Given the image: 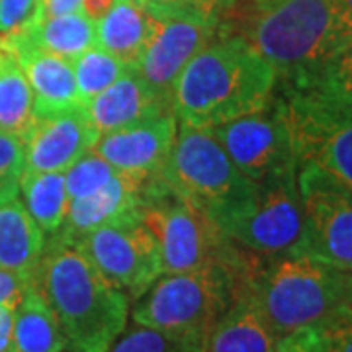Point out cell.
I'll return each instance as SVG.
<instances>
[{
	"label": "cell",
	"instance_id": "obj_11",
	"mask_svg": "<svg viewBox=\"0 0 352 352\" xmlns=\"http://www.w3.org/2000/svg\"><path fill=\"white\" fill-rule=\"evenodd\" d=\"M303 208L300 252L352 274V190L315 163L298 166Z\"/></svg>",
	"mask_w": 352,
	"mask_h": 352
},
{
	"label": "cell",
	"instance_id": "obj_13",
	"mask_svg": "<svg viewBox=\"0 0 352 352\" xmlns=\"http://www.w3.org/2000/svg\"><path fill=\"white\" fill-rule=\"evenodd\" d=\"M217 16L184 12L153 18L149 43L133 67L153 92L170 108V96L186 65L215 39Z\"/></svg>",
	"mask_w": 352,
	"mask_h": 352
},
{
	"label": "cell",
	"instance_id": "obj_25",
	"mask_svg": "<svg viewBox=\"0 0 352 352\" xmlns=\"http://www.w3.org/2000/svg\"><path fill=\"white\" fill-rule=\"evenodd\" d=\"M36 120L34 94L10 51L0 53V129L24 139Z\"/></svg>",
	"mask_w": 352,
	"mask_h": 352
},
{
	"label": "cell",
	"instance_id": "obj_29",
	"mask_svg": "<svg viewBox=\"0 0 352 352\" xmlns=\"http://www.w3.org/2000/svg\"><path fill=\"white\" fill-rule=\"evenodd\" d=\"M120 173L122 170L113 168L112 164L104 161L98 153L90 149L71 168L65 170V182H67L69 198L87 196L90 192L104 186V184H108Z\"/></svg>",
	"mask_w": 352,
	"mask_h": 352
},
{
	"label": "cell",
	"instance_id": "obj_16",
	"mask_svg": "<svg viewBox=\"0 0 352 352\" xmlns=\"http://www.w3.org/2000/svg\"><path fill=\"white\" fill-rule=\"evenodd\" d=\"M155 176L157 175L120 173L108 184L87 196L71 198L63 226L50 239L65 245H75L90 231L138 212L143 201V194Z\"/></svg>",
	"mask_w": 352,
	"mask_h": 352
},
{
	"label": "cell",
	"instance_id": "obj_31",
	"mask_svg": "<svg viewBox=\"0 0 352 352\" xmlns=\"http://www.w3.org/2000/svg\"><path fill=\"white\" fill-rule=\"evenodd\" d=\"M311 352H352V314L309 329Z\"/></svg>",
	"mask_w": 352,
	"mask_h": 352
},
{
	"label": "cell",
	"instance_id": "obj_39",
	"mask_svg": "<svg viewBox=\"0 0 352 352\" xmlns=\"http://www.w3.org/2000/svg\"><path fill=\"white\" fill-rule=\"evenodd\" d=\"M333 10L344 32H352V0H331Z\"/></svg>",
	"mask_w": 352,
	"mask_h": 352
},
{
	"label": "cell",
	"instance_id": "obj_40",
	"mask_svg": "<svg viewBox=\"0 0 352 352\" xmlns=\"http://www.w3.org/2000/svg\"><path fill=\"white\" fill-rule=\"evenodd\" d=\"M4 51V36H0V53Z\"/></svg>",
	"mask_w": 352,
	"mask_h": 352
},
{
	"label": "cell",
	"instance_id": "obj_32",
	"mask_svg": "<svg viewBox=\"0 0 352 352\" xmlns=\"http://www.w3.org/2000/svg\"><path fill=\"white\" fill-rule=\"evenodd\" d=\"M243 0H143V8L151 18H163L173 14L198 12L217 16L237 6Z\"/></svg>",
	"mask_w": 352,
	"mask_h": 352
},
{
	"label": "cell",
	"instance_id": "obj_26",
	"mask_svg": "<svg viewBox=\"0 0 352 352\" xmlns=\"http://www.w3.org/2000/svg\"><path fill=\"white\" fill-rule=\"evenodd\" d=\"M276 87L311 88L329 100L352 108V32H346L314 75L292 85Z\"/></svg>",
	"mask_w": 352,
	"mask_h": 352
},
{
	"label": "cell",
	"instance_id": "obj_9",
	"mask_svg": "<svg viewBox=\"0 0 352 352\" xmlns=\"http://www.w3.org/2000/svg\"><path fill=\"white\" fill-rule=\"evenodd\" d=\"M217 226L231 243L264 258L300 252L303 208L298 170L258 182L251 198Z\"/></svg>",
	"mask_w": 352,
	"mask_h": 352
},
{
	"label": "cell",
	"instance_id": "obj_2",
	"mask_svg": "<svg viewBox=\"0 0 352 352\" xmlns=\"http://www.w3.org/2000/svg\"><path fill=\"white\" fill-rule=\"evenodd\" d=\"M241 296L261 311L276 339L352 314V274L309 254H252Z\"/></svg>",
	"mask_w": 352,
	"mask_h": 352
},
{
	"label": "cell",
	"instance_id": "obj_15",
	"mask_svg": "<svg viewBox=\"0 0 352 352\" xmlns=\"http://www.w3.org/2000/svg\"><path fill=\"white\" fill-rule=\"evenodd\" d=\"M178 131L173 112H163L138 124L104 133L96 139L92 151L122 173L159 175Z\"/></svg>",
	"mask_w": 352,
	"mask_h": 352
},
{
	"label": "cell",
	"instance_id": "obj_14",
	"mask_svg": "<svg viewBox=\"0 0 352 352\" xmlns=\"http://www.w3.org/2000/svg\"><path fill=\"white\" fill-rule=\"evenodd\" d=\"M82 106L36 116L24 138L28 173H65L96 143Z\"/></svg>",
	"mask_w": 352,
	"mask_h": 352
},
{
	"label": "cell",
	"instance_id": "obj_37",
	"mask_svg": "<svg viewBox=\"0 0 352 352\" xmlns=\"http://www.w3.org/2000/svg\"><path fill=\"white\" fill-rule=\"evenodd\" d=\"M16 305H0V352L12 349V329Z\"/></svg>",
	"mask_w": 352,
	"mask_h": 352
},
{
	"label": "cell",
	"instance_id": "obj_35",
	"mask_svg": "<svg viewBox=\"0 0 352 352\" xmlns=\"http://www.w3.org/2000/svg\"><path fill=\"white\" fill-rule=\"evenodd\" d=\"M78 12H82V0H43L41 4V20Z\"/></svg>",
	"mask_w": 352,
	"mask_h": 352
},
{
	"label": "cell",
	"instance_id": "obj_27",
	"mask_svg": "<svg viewBox=\"0 0 352 352\" xmlns=\"http://www.w3.org/2000/svg\"><path fill=\"white\" fill-rule=\"evenodd\" d=\"M71 65H73V73H75L80 106L96 98L100 92L112 87L118 78H122L131 69L98 45L80 53L71 61Z\"/></svg>",
	"mask_w": 352,
	"mask_h": 352
},
{
	"label": "cell",
	"instance_id": "obj_6",
	"mask_svg": "<svg viewBox=\"0 0 352 352\" xmlns=\"http://www.w3.org/2000/svg\"><path fill=\"white\" fill-rule=\"evenodd\" d=\"M139 214L159 243L163 274L237 264L243 258L245 251L227 239L214 217L182 198L161 175L149 182Z\"/></svg>",
	"mask_w": 352,
	"mask_h": 352
},
{
	"label": "cell",
	"instance_id": "obj_1",
	"mask_svg": "<svg viewBox=\"0 0 352 352\" xmlns=\"http://www.w3.org/2000/svg\"><path fill=\"white\" fill-rule=\"evenodd\" d=\"M276 71L243 36L214 39L178 76L170 110L178 124L214 127L264 110L276 92Z\"/></svg>",
	"mask_w": 352,
	"mask_h": 352
},
{
	"label": "cell",
	"instance_id": "obj_20",
	"mask_svg": "<svg viewBox=\"0 0 352 352\" xmlns=\"http://www.w3.org/2000/svg\"><path fill=\"white\" fill-rule=\"evenodd\" d=\"M151 32L153 18L141 4L118 0L112 10L96 22V45L133 69L149 43Z\"/></svg>",
	"mask_w": 352,
	"mask_h": 352
},
{
	"label": "cell",
	"instance_id": "obj_8",
	"mask_svg": "<svg viewBox=\"0 0 352 352\" xmlns=\"http://www.w3.org/2000/svg\"><path fill=\"white\" fill-rule=\"evenodd\" d=\"M274 100L288 122L298 166L319 164L352 190V108L298 87H276Z\"/></svg>",
	"mask_w": 352,
	"mask_h": 352
},
{
	"label": "cell",
	"instance_id": "obj_28",
	"mask_svg": "<svg viewBox=\"0 0 352 352\" xmlns=\"http://www.w3.org/2000/svg\"><path fill=\"white\" fill-rule=\"evenodd\" d=\"M206 346L208 340L200 337L166 333L133 323L113 340L108 352H206Z\"/></svg>",
	"mask_w": 352,
	"mask_h": 352
},
{
	"label": "cell",
	"instance_id": "obj_41",
	"mask_svg": "<svg viewBox=\"0 0 352 352\" xmlns=\"http://www.w3.org/2000/svg\"><path fill=\"white\" fill-rule=\"evenodd\" d=\"M133 2H138V4H141V6H143V0H133Z\"/></svg>",
	"mask_w": 352,
	"mask_h": 352
},
{
	"label": "cell",
	"instance_id": "obj_5",
	"mask_svg": "<svg viewBox=\"0 0 352 352\" xmlns=\"http://www.w3.org/2000/svg\"><path fill=\"white\" fill-rule=\"evenodd\" d=\"M249 251L237 264H215L192 272L161 274L131 307L143 327L206 339L241 298Z\"/></svg>",
	"mask_w": 352,
	"mask_h": 352
},
{
	"label": "cell",
	"instance_id": "obj_7",
	"mask_svg": "<svg viewBox=\"0 0 352 352\" xmlns=\"http://www.w3.org/2000/svg\"><path fill=\"white\" fill-rule=\"evenodd\" d=\"M161 178L217 223L251 198L256 182L241 173L208 127L178 124Z\"/></svg>",
	"mask_w": 352,
	"mask_h": 352
},
{
	"label": "cell",
	"instance_id": "obj_22",
	"mask_svg": "<svg viewBox=\"0 0 352 352\" xmlns=\"http://www.w3.org/2000/svg\"><path fill=\"white\" fill-rule=\"evenodd\" d=\"M276 340L254 303L241 296L210 333L206 352H272Z\"/></svg>",
	"mask_w": 352,
	"mask_h": 352
},
{
	"label": "cell",
	"instance_id": "obj_21",
	"mask_svg": "<svg viewBox=\"0 0 352 352\" xmlns=\"http://www.w3.org/2000/svg\"><path fill=\"white\" fill-rule=\"evenodd\" d=\"M4 38L73 61L80 53L96 47V24L82 12L67 14L57 18H43L22 32Z\"/></svg>",
	"mask_w": 352,
	"mask_h": 352
},
{
	"label": "cell",
	"instance_id": "obj_3",
	"mask_svg": "<svg viewBox=\"0 0 352 352\" xmlns=\"http://www.w3.org/2000/svg\"><path fill=\"white\" fill-rule=\"evenodd\" d=\"M32 284L57 317L67 351L108 352L126 331L129 298L104 280L73 245L45 241Z\"/></svg>",
	"mask_w": 352,
	"mask_h": 352
},
{
	"label": "cell",
	"instance_id": "obj_34",
	"mask_svg": "<svg viewBox=\"0 0 352 352\" xmlns=\"http://www.w3.org/2000/svg\"><path fill=\"white\" fill-rule=\"evenodd\" d=\"M34 278L0 268V305H18Z\"/></svg>",
	"mask_w": 352,
	"mask_h": 352
},
{
	"label": "cell",
	"instance_id": "obj_12",
	"mask_svg": "<svg viewBox=\"0 0 352 352\" xmlns=\"http://www.w3.org/2000/svg\"><path fill=\"white\" fill-rule=\"evenodd\" d=\"M208 129L221 143L233 164L256 184L298 170L288 122L274 98L261 112Z\"/></svg>",
	"mask_w": 352,
	"mask_h": 352
},
{
	"label": "cell",
	"instance_id": "obj_18",
	"mask_svg": "<svg viewBox=\"0 0 352 352\" xmlns=\"http://www.w3.org/2000/svg\"><path fill=\"white\" fill-rule=\"evenodd\" d=\"M82 110L98 138L157 113L173 112L139 76L135 69H129L112 87L85 104Z\"/></svg>",
	"mask_w": 352,
	"mask_h": 352
},
{
	"label": "cell",
	"instance_id": "obj_36",
	"mask_svg": "<svg viewBox=\"0 0 352 352\" xmlns=\"http://www.w3.org/2000/svg\"><path fill=\"white\" fill-rule=\"evenodd\" d=\"M272 352H311L309 329H302L298 333H292L288 337L278 339Z\"/></svg>",
	"mask_w": 352,
	"mask_h": 352
},
{
	"label": "cell",
	"instance_id": "obj_4",
	"mask_svg": "<svg viewBox=\"0 0 352 352\" xmlns=\"http://www.w3.org/2000/svg\"><path fill=\"white\" fill-rule=\"evenodd\" d=\"M344 34L331 0H254L241 36L276 71L278 85H292L314 75Z\"/></svg>",
	"mask_w": 352,
	"mask_h": 352
},
{
	"label": "cell",
	"instance_id": "obj_38",
	"mask_svg": "<svg viewBox=\"0 0 352 352\" xmlns=\"http://www.w3.org/2000/svg\"><path fill=\"white\" fill-rule=\"evenodd\" d=\"M118 0H82V14L94 24L100 22L106 14L112 10V6Z\"/></svg>",
	"mask_w": 352,
	"mask_h": 352
},
{
	"label": "cell",
	"instance_id": "obj_19",
	"mask_svg": "<svg viewBox=\"0 0 352 352\" xmlns=\"http://www.w3.org/2000/svg\"><path fill=\"white\" fill-rule=\"evenodd\" d=\"M45 235L18 196L0 201V268L34 278Z\"/></svg>",
	"mask_w": 352,
	"mask_h": 352
},
{
	"label": "cell",
	"instance_id": "obj_33",
	"mask_svg": "<svg viewBox=\"0 0 352 352\" xmlns=\"http://www.w3.org/2000/svg\"><path fill=\"white\" fill-rule=\"evenodd\" d=\"M43 0H0V36L22 32L41 20Z\"/></svg>",
	"mask_w": 352,
	"mask_h": 352
},
{
	"label": "cell",
	"instance_id": "obj_30",
	"mask_svg": "<svg viewBox=\"0 0 352 352\" xmlns=\"http://www.w3.org/2000/svg\"><path fill=\"white\" fill-rule=\"evenodd\" d=\"M25 168L24 139L0 129V201L20 194V178Z\"/></svg>",
	"mask_w": 352,
	"mask_h": 352
},
{
	"label": "cell",
	"instance_id": "obj_23",
	"mask_svg": "<svg viewBox=\"0 0 352 352\" xmlns=\"http://www.w3.org/2000/svg\"><path fill=\"white\" fill-rule=\"evenodd\" d=\"M67 349L57 317L34 284L16 305L10 352H63Z\"/></svg>",
	"mask_w": 352,
	"mask_h": 352
},
{
	"label": "cell",
	"instance_id": "obj_24",
	"mask_svg": "<svg viewBox=\"0 0 352 352\" xmlns=\"http://www.w3.org/2000/svg\"><path fill=\"white\" fill-rule=\"evenodd\" d=\"M20 192L25 210L34 217L43 235H55L63 226L69 210L65 173H28L20 178Z\"/></svg>",
	"mask_w": 352,
	"mask_h": 352
},
{
	"label": "cell",
	"instance_id": "obj_10",
	"mask_svg": "<svg viewBox=\"0 0 352 352\" xmlns=\"http://www.w3.org/2000/svg\"><path fill=\"white\" fill-rule=\"evenodd\" d=\"M73 247L104 280L133 302L163 274L159 243L143 223L139 210L90 231Z\"/></svg>",
	"mask_w": 352,
	"mask_h": 352
},
{
	"label": "cell",
	"instance_id": "obj_17",
	"mask_svg": "<svg viewBox=\"0 0 352 352\" xmlns=\"http://www.w3.org/2000/svg\"><path fill=\"white\" fill-rule=\"evenodd\" d=\"M4 50L16 57L32 88L36 116H47L80 106L71 61L25 43H14L6 38Z\"/></svg>",
	"mask_w": 352,
	"mask_h": 352
},
{
	"label": "cell",
	"instance_id": "obj_42",
	"mask_svg": "<svg viewBox=\"0 0 352 352\" xmlns=\"http://www.w3.org/2000/svg\"><path fill=\"white\" fill-rule=\"evenodd\" d=\"M351 311H352V309H351Z\"/></svg>",
	"mask_w": 352,
	"mask_h": 352
}]
</instances>
